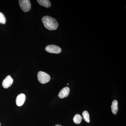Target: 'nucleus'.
<instances>
[{
    "label": "nucleus",
    "instance_id": "obj_1",
    "mask_svg": "<svg viewBox=\"0 0 126 126\" xmlns=\"http://www.w3.org/2000/svg\"><path fill=\"white\" fill-rule=\"evenodd\" d=\"M42 21L46 28L49 30H55L59 26L56 19L49 16H45L42 19Z\"/></svg>",
    "mask_w": 126,
    "mask_h": 126
},
{
    "label": "nucleus",
    "instance_id": "obj_2",
    "mask_svg": "<svg viewBox=\"0 0 126 126\" xmlns=\"http://www.w3.org/2000/svg\"><path fill=\"white\" fill-rule=\"evenodd\" d=\"M37 77L39 82L42 84L47 83L50 79V77L49 75L42 71H40L38 73Z\"/></svg>",
    "mask_w": 126,
    "mask_h": 126
},
{
    "label": "nucleus",
    "instance_id": "obj_3",
    "mask_svg": "<svg viewBox=\"0 0 126 126\" xmlns=\"http://www.w3.org/2000/svg\"><path fill=\"white\" fill-rule=\"evenodd\" d=\"M19 5L21 9L25 12H28L30 10L31 8V4L29 0H20Z\"/></svg>",
    "mask_w": 126,
    "mask_h": 126
},
{
    "label": "nucleus",
    "instance_id": "obj_4",
    "mask_svg": "<svg viewBox=\"0 0 126 126\" xmlns=\"http://www.w3.org/2000/svg\"><path fill=\"white\" fill-rule=\"evenodd\" d=\"M45 50L47 52L51 53L59 54L61 53V49L60 47L55 45H49L46 47Z\"/></svg>",
    "mask_w": 126,
    "mask_h": 126
},
{
    "label": "nucleus",
    "instance_id": "obj_5",
    "mask_svg": "<svg viewBox=\"0 0 126 126\" xmlns=\"http://www.w3.org/2000/svg\"><path fill=\"white\" fill-rule=\"evenodd\" d=\"M13 83V79L11 76L8 75L2 81V85L3 88L5 89L8 88L12 85Z\"/></svg>",
    "mask_w": 126,
    "mask_h": 126
},
{
    "label": "nucleus",
    "instance_id": "obj_6",
    "mask_svg": "<svg viewBox=\"0 0 126 126\" xmlns=\"http://www.w3.org/2000/svg\"><path fill=\"white\" fill-rule=\"evenodd\" d=\"M25 95L24 94H20L18 95L16 99V103L18 107H20L24 104L25 101Z\"/></svg>",
    "mask_w": 126,
    "mask_h": 126
},
{
    "label": "nucleus",
    "instance_id": "obj_7",
    "mask_svg": "<svg viewBox=\"0 0 126 126\" xmlns=\"http://www.w3.org/2000/svg\"><path fill=\"white\" fill-rule=\"evenodd\" d=\"M70 89L68 87H65L61 89L58 94V97L60 98H63L67 97L69 94Z\"/></svg>",
    "mask_w": 126,
    "mask_h": 126
},
{
    "label": "nucleus",
    "instance_id": "obj_8",
    "mask_svg": "<svg viewBox=\"0 0 126 126\" xmlns=\"http://www.w3.org/2000/svg\"><path fill=\"white\" fill-rule=\"evenodd\" d=\"M118 102L117 100H115L112 102L111 107V108L112 111L114 115H116L118 111Z\"/></svg>",
    "mask_w": 126,
    "mask_h": 126
},
{
    "label": "nucleus",
    "instance_id": "obj_9",
    "mask_svg": "<svg viewBox=\"0 0 126 126\" xmlns=\"http://www.w3.org/2000/svg\"><path fill=\"white\" fill-rule=\"evenodd\" d=\"M37 1L40 5L46 8H49L51 6V2L48 0H38Z\"/></svg>",
    "mask_w": 126,
    "mask_h": 126
},
{
    "label": "nucleus",
    "instance_id": "obj_10",
    "mask_svg": "<svg viewBox=\"0 0 126 126\" xmlns=\"http://www.w3.org/2000/svg\"><path fill=\"white\" fill-rule=\"evenodd\" d=\"M82 119V117L79 114H77L74 117L73 121L75 124H79L81 123Z\"/></svg>",
    "mask_w": 126,
    "mask_h": 126
},
{
    "label": "nucleus",
    "instance_id": "obj_11",
    "mask_svg": "<svg viewBox=\"0 0 126 126\" xmlns=\"http://www.w3.org/2000/svg\"><path fill=\"white\" fill-rule=\"evenodd\" d=\"M82 116L83 117L85 121L88 123L90 122V116H89V113L87 111H84L82 113Z\"/></svg>",
    "mask_w": 126,
    "mask_h": 126
},
{
    "label": "nucleus",
    "instance_id": "obj_12",
    "mask_svg": "<svg viewBox=\"0 0 126 126\" xmlns=\"http://www.w3.org/2000/svg\"><path fill=\"white\" fill-rule=\"evenodd\" d=\"M6 22V18L4 15L1 12H0V23L5 24Z\"/></svg>",
    "mask_w": 126,
    "mask_h": 126
},
{
    "label": "nucleus",
    "instance_id": "obj_13",
    "mask_svg": "<svg viewBox=\"0 0 126 126\" xmlns=\"http://www.w3.org/2000/svg\"><path fill=\"white\" fill-rule=\"evenodd\" d=\"M61 126V125H59V124H57V125H56V126Z\"/></svg>",
    "mask_w": 126,
    "mask_h": 126
},
{
    "label": "nucleus",
    "instance_id": "obj_14",
    "mask_svg": "<svg viewBox=\"0 0 126 126\" xmlns=\"http://www.w3.org/2000/svg\"></svg>",
    "mask_w": 126,
    "mask_h": 126
}]
</instances>
